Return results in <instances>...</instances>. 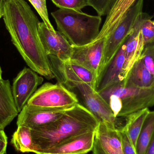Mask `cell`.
Segmentation results:
<instances>
[{"instance_id":"5b68a950","label":"cell","mask_w":154,"mask_h":154,"mask_svg":"<svg viewBox=\"0 0 154 154\" xmlns=\"http://www.w3.org/2000/svg\"><path fill=\"white\" fill-rule=\"evenodd\" d=\"M79 103L76 93L60 83L46 82L34 92L27 105L43 109H66Z\"/></svg>"},{"instance_id":"7c38bea8","label":"cell","mask_w":154,"mask_h":154,"mask_svg":"<svg viewBox=\"0 0 154 154\" xmlns=\"http://www.w3.org/2000/svg\"><path fill=\"white\" fill-rule=\"evenodd\" d=\"M125 51L124 42L98 77L95 87L97 92L100 93L109 87L125 79L124 70Z\"/></svg>"},{"instance_id":"4fadbf2b","label":"cell","mask_w":154,"mask_h":154,"mask_svg":"<svg viewBox=\"0 0 154 154\" xmlns=\"http://www.w3.org/2000/svg\"><path fill=\"white\" fill-rule=\"evenodd\" d=\"M66 109H43L26 104L18 116L17 125L31 129L52 123L60 117Z\"/></svg>"},{"instance_id":"2e32d148","label":"cell","mask_w":154,"mask_h":154,"mask_svg":"<svg viewBox=\"0 0 154 154\" xmlns=\"http://www.w3.org/2000/svg\"><path fill=\"white\" fill-rule=\"evenodd\" d=\"M125 46L124 70L126 78L134 64L140 58L145 47L142 34L137 22L132 32L125 42Z\"/></svg>"},{"instance_id":"d6a6232c","label":"cell","mask_w":154,"mask_h":154,"mask_svg":"<svg viewBox=\"0 0 154 154\" xmlns=\"http://www.w3.org/2000/svg\"><path fill=\"white\" fill-rule=\"evenodd\" d=\"M2 69H1V66H0V79H2Z\"/></svg>"},{"instance_id":"7402d4cb","label":"cell","mask_w":154,"mask_h":154,"mask_svg":"<svg viewBox=\"0 0 154 154\" xmlns=\"http://www.w3.org/2000/svg\"><path fill=\"white\" fill-rule=\"evenodd\" d=\"M11 143L18 152H34L31 129L27 127H18L13 134Z\"/></svg>"},{"instance_id":"8992f818","label":"cell","mask_w":154,"mask_h":154,"mask_svg":"<svg viewBox=\"0 0 154 154\" xmlns=\"http://www.w3.org/2000/svg\"><path fill=\"white\" fill-rule=\"evenodd\" d=\"M65 87L71 91L78 92L84 106L94 115L99 123H104L113 129H120L118 127L119 118L115 116L108 103L92 86L81 81H75Z\"/></svg>"},{"instance_id":"8fae6325","label":"cell","mask_w":154,"mask_h":154,"mask_svg":"<svg viewBox=\"0 0 154 154\" xmlns=\"http://www.w3.org/2000/svg\"><path fill=\"white\" fill-rule=\"evenodd\" d=\"M48 57L51 71L57 82L69 77H75L95 89L97 77L89 69L71 60L64 62L52 55Z\"/></svg>"},{"instance_id":"9a60e30c","label":"cell","mask_w":154,"mask_h":154,"mask_svg":"<svg viewBox=\"0 0 154 154\" xmlns=\"http://www.w3.org/2000/svg\"><path fill=\"white\" fill-rule=\"evenodd\" d=\"M9 80L0 79V130H3L19 115Z\"/></svg>"},{"instance_id":"3957f363","label":"cell","mask_w":154,"mask_h":154,"mask_svg":"<svg viewBox=\"0 0 154 154\" xmlns=\"http://www.w3.org/2000/svg\"><path fill=\"white\" fill-rule=\"evenodd\" d=\"M58 31L71 46L81 47L93 41L98 35L102 23L99 15H91L71 9H59L51 13Z\"/></svg>"},{"instance_id":"5bb4252c","label":"cell","mask_w":154,"mask_h":154,"mask_svg":"<svg viewBox=\"0 0 154 154\" xmlns=\"http://www.w3.org/2000/svg\"><path fill=\"white\" fill-rule=\"evenodd\" d=\"M95 134L96 131L71 137L40 154H87L93 149Z\"/></svg>"},{"instance_id":"9c48e42d","label":"cell","mask_w":154,"mask_h":154,"mask_svg":"<svg viewBox=\"0 0 154 154\" xmlns=\"http://www.w3.org/2000/svg\"><path fill=\"white\" fill-rule=\"evenodd\" d=\"M44 79L31 69L25 67L14 79L12 86L14 99L20 113L41 85Z\"/></svg>"},{"instance_id":"7a4b0ae2","label":"cell","mask_w":154,"mask_h":154,"mask_svg":"<svg viewBox=\"0 0 154 154\" xmlns=\"http://www.w3.org/2000/svg\"><path fill=\"white\" fill-rule=\"evenodd\" d=\"M96 117L79 103L68 109L58 119L31 129L34 153L40 154L71 137L95 132L99 125Z\"/></svg>"},{"instance_id":"d4e9b609","label":"cell","mask_w":154,"mask_h":154,"mask_svg":"<svg viewBox=\"0 0 154 154\" xmlns=\"http://www.w3.org/2000/svg\"><path fill=\"white\" fill-rule=\"evenodd\" d=\"M89 6L97 11L98 15L106 16L117 0H88Z\"/></svg>"},{"instance_id":"4dcf8cb0","label":"cell","mask_w":154,"mask_h":154,"mask_svg":"<svg viewBox=\"0 0 154 154\" xmlns=\"http://www.w3.org/2000/svg\"><path fill=\"white\" fill-rule=\"evenodd\" d=\"M146 154H154V136Z\"/></svg>"},{"instance_id":"277c9868","label":"cell","mask_w":154,"mask_h":154,"mask_svg":"<svg viewBox=\"0 0 154 154\" xmlns=\"http://www.w3.org/2000/svg\"><path fill=\"white\" fill-rule=\"evenodd\" d=\"M116 117L126 118L154 106V88L142 89L127 85L125 80L99 93Z\"/></svg>"},{"instance_id":"52a82bcc","label":"cell","mask_w":154,"mask_h":154,"mask_svg":"<svg viewBox=\"0 0 154 154\" xmlns=\"http://www.w3.org/2000/svg\"><path fill=\"white\" fill-rule=\"evenodd\" d=\"M144 1H136L128 9L116 29L108 37L100 72L113 58L132 32L138 17L143 13Z\"/></svg>"},{"instance_id":"603a6c76","label":"cell","mask_w":154,"mask_h":154,"mask_svg":"<svg viewBox=\"0 0 154 154\" xmlns=\"http://www.w3.org/2000/svg\"><path fill=\"white\" fill-rule=\"evenodd\" d=\"M137 25L145 46L154 44V20L147 14L142 13L137 19Z\"/></svg>"},{"instance_id":"1f68e13d","label":"cell","mask_w":154,"mask_h":154,"mask_svg":"<svg viewBox=\"0 0 154 154\" xmlns=\"http://www.w3.org/2000/svg\"><path fill=\"white\" fill-rule=\"evenodd\" d=\"M4 1L5 0H0V20L3 15Z\"/></svg>"},{"instance_id":"83f0119b","label":"cell","mask_w":154,"mask_h":154,"mask_svg":"<svg viewBox=\"0 0 154 154\" xmlns=\"http://www.w3.org/2000/svg\"><path fill=\"white\" fill-rule=\"evenodd\" d=\"M122 137V144H123V154H137L136 152L135 148L131 144L125 131L121 128L119 129Z\"/></svg>"},{"instance_id":"f546056e","label":"cell","mask_w":154,"mask_h":154,"mask_svg":"<svg viewBox=\"0 0 154 154\" xmlns=\"http://www.w3.org/2000/svg\"><path fill=\"white\" fill-rule=\"evenodd\" d=\"M92 154H107L105 152L99 143L98 141L95 138L94 146L92 150Z\"/></svg>"},{"instance_id":"ba28073f","label":"cell","mask_w":154,"mask_h":154,"mask_svg":"<svg viewBox=\"0 0 154 154\" xmlns=\"http://www.w3.org/2000/svg\"><path fill=\"white\" fill-rule=\"evenodd\" d=\"M107 38L98 35L93 41L85 46H72L73 54L70 60L87 68L97 79L101 71Z\"/></svg>"},{"instance_id":"44dd1931","label":"cell","mask_w":154,"mask_h":154,"mask_svg":"<svg viewBox=\"0 0 154 154\" xmlns=\"http://www.w3.org/2000/svg\"><path fill=\"white\" fill-rule=\"evenodd\" d=\"M154 136V110L150 111L143 125L136 146L137 154H146Z\"/></svg>"},{"instance_id":"d6986e66","label":"cell","mask_w":154,"mask_h":154,"mask_svg":"<svg viewBox=\"0 0 154 154\" xmlns=\"http://www.w3.org/2000/svg\"><path fill=\"white\" fill-rule=\"evenodd\" d=\"M125 82L140 88H154V76L139 59L130 69Z\"/></svg>"},{"instance_id":"6da1fadb","label":"cell","mask_w":154,"mask_h":154,"mask_svg":"<svg viewBox=\"0 0 154 154\" xmlns=\"http://www.w3.org/2000/svg\"><path fill=\"white\" fill-rule=\"evenodd\" d=\"M13 44L30 68L47 79H55L38 32L40 22L25 0H5L3 15Z\"/></svg>"},{"instance_id":"4316f807","label":"cell","mask_w":154,"mask_h":154,"mask_svg":"<svg viewBox=\"0 0 154 154\" xmlns=\"http://www.w3.org/2000/svg\"><path fill=\"white\" fill-rule=\"evenodd\" d=\"M139 59L154 76V44L145 46Z\"/></svg>"},{"instance_id":"cb8c5ba5","label":"cell","mask_w":154,"mask_h":154,"mask_svg":"<svg viewBox=\"0 0 154 154\" xmlns=\"http://www.w3.org/2000/svg\"><path fill=\"white\" fill-rule=\"evenodd\" d=\"M60 9H71L81 11L84 7L89 6L88 0H51Z\"/></svg>"},{"instance_id":"f1b7e54d","label":"cell","mask_w":154,"mask_h":154,"mask_svg":"<svg viewBox=\"0 0 154 154\" xmlns=\"http://www.w3.org/2000/svg\"><path fill=\"white\" fill-rule=\"evenodd\" d=\"M7 136L3 130H0V154L6 153L7 146Z\"/></svg>"},{"instance_id":"484cf974","label":"cell","mask_w":154,"mask_h":154,"mask_svg":"<svg viewBox=\"0 0 154 154\" xmlns=\"http://www.w3.org/2000/svg\"><path fill=\"white\" fill-rule=\"evenodd\" d=\"M48 29L55 30L49 18L46 0H29Z\"/></svg>"},{"instance_id":"e0dca14e","label":"cell","mask_w":154,"mask_h":154,"mask_svg":"<svg viewBox=\"0 0 154 154\" xmlns=\"http://www.w3.org/2000/svg\"><path fill=\"white\" fill-rule=\"evenodd\" d=\"M95 138L107 154H123L122 137L119 129H113L99 123Z\"/></svg>"},{"instance_id":"ffe728a7","label":"cell","mask_w":154,"mask_h":154,"mask_svg":"<svg viewBox=\"0 0 154 154\" xmlns=\"http://www.w3.org/2000/svg\"><path fill=\"white\" fill-rule=\"evenodd\" d=\"M150 111L149 108H145L126 118V123L122 128L125 131L128 139L135 149L138 137Z\"/></svg>"},{"instance_id":"30bf717a","label":"cell","mask_w":154,"mask_h":154,"mask_svg":"<svg viewBox=\"0 0 154 154\" xmlns=\"http://www.w3.org/2000/svg\"><path fill=\"white\" fill-rule=\"evenodd\" d=\"M38 32L48 56H55L64 62L70 60L73 54V48L62 33L55 29H48L43 22L39 23Z\"/></svg>"},{"instance_id":"ac0fdd59","label":"cell","mask_w":154,"mask_h":154,"mask_svg":"<svg viewBox=\"0 0 154 154\" xmlns=\"http://www.w3.org/2000/svg\"><path fill=\"white\" fill-rule=\"evenodd\" d=\"M136 0H117L106 15L100 33L109 36L118 26L128 9Z\"/></svg>"}]
</instances>
